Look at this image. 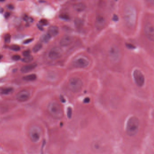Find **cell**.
<instances>
[{
	"instance_id": "35",
	"label": "cell",
	"mask_w": 154,
	"mask_h": 154,
	"mask_svg": "<svg viewBox=\"0 0 154 154\" xmlns=\"http://www.w3.org/2000/svg\"><path fill=\"white\" fill-rule=\"evenodd\" d=\"M8 7L10 9H13L14 8L13 5H8Z\"/></svg>"
},
{
	"instance_id": "16",
	"label": "cell",
	"mask_w": 154,
	"mask_h": 154,
	"mask_svg": "<svg viewBox=\"0 0 154 154\" xmlns=\"http://www.w3.org/2000/svg\"><path fill=\"white\" fill-rule=\"evenodd\" d=\"M74 23H75V27L77 29H81L83 26V20L79 18H76L75 19Z\"/></svg>"
},
{
	"instance_id": "39",
	"label": "cell",
	"mask_w": 154,
	"mask_h": 154,
	"mask_svg": "<svg viewBox=\"0 0 154 154\" xmlns=\"http://www.w3.org/2000/svg\"><path fill=\"white\" fill-rule=\"evenodd\" d=\"M5 1V0H0V2H4Z\"/></svg>"
},
{
	"instance_id": "8",
	"label": "cell",
	"mask_w": 154,
	"mask_h": 154,
	"mask_svg": "<svg viewBox=\"0 0 154 154\" xmlns=\"http://www.w3.org/2000/svg\"><path fill=\"white\" fill-rule=\"evenodd\" d=\"M62 56V51L60 48L54 47L50 51L48 57L52 60H56L60 58Z\"/></svg>"
},
{
	"instance_id": "12",
	"label": "cell",
	"mask_w": 154,
	"mask_h": 154,
	"mask_svg": "<svg viewBox=\"0 0 154 154\" xmlns=\"http://www.w3.org/2000/svg\"><path fill=\"white\" fill-rule=\"evenodd\" d=\"M145 11H154V0H142Z\"/></svg>"
},
{
	"instance_id": "6",
	"label": "cell",
	"mask_w": 154,
	"mask_h": 154,
	"mask_svg": "<svg viewBox=\"0 0 154 154\" xmlns=\"http://www.w3.org/2000/svg\"><path fill=\"white\" fill-rule=\"evenodd\" d=\"M72 64L75 67L85 68L89 65V61L86 57L80 56L75 59Z\"/></svg>"
},
{
	"instance_id": "33",
	"label": "cell",
	"mask_w": 154,
	"mask_h": 154,
	"mask_svg": "<svg viewBox=\"0 0 154 154\" xmlns=\"http://www.w3.org/2000/svg\"><path fill=\"white\" fill-rule=\"evenodd\" d=\"M90 99L89 98L87 97L86 98L84 99L83 102L85 103H88L90 102Z\"/></svg>"
},
{
	"instance_id": "7",
	"label": "cell",
	"mask_w": 154,
	"mask_h": 154,
	"mask_svg": "<svg viewBox=\"0 0 154 154\" xmlns=\"http://www.w3.org/2000/svg\"><path fill=\"white\" fill-rule=\"evenodd\" d=\"M29 136L31 140L33 143L39 142L41 137V131L38 127L34 126L32 127L29 130Z\"/></svg>"
},
{
	"instance_id": "11",
	"label": "cell",
	"mask_w": 154,
	"mask_h": 154,
	"mask_svg": "<svg viewBox=\"0 0 154 154\" xmlns=\"http://www.w3.org/2000/svg\"><path fill=\"white\" fill-rule=\"evenodd\" d=\"M73 37L69 35H65L62 37L60 43L62 47H67L73 42Z\"/></svg>"
},
{
	"instance_id": "31",
	"label": "cell",
	"mask_w": 154,
	"mask_h": 154,
	"mask_svg": "<svg viewBox=\"0 0 154 154\" xmlns=\"http://www.w3.org/2000/svg\"><path fill=\"white\" fill-rule=\"evenodd\" d=\"M119 20V16H118L116 14H114V15L113 16V20L114 21L116 22L118 21Z\"/></svg>"
},
{
	"instance_id": "27",
	"label": "cell",
	"mask_w": 154,
	"mask_h": 154,
	"mask_svg": "<svg viewBox=\"0 0 154 154\" xmlns=\"http://www.w3.org/2000/svg\"><path fill=\"white\" fill-rule=\"evenodd\" d=\"M40 23L41 25H47L48 23V22L45 19H42L40 21Z\"/></svg>"
},
{
	"instance_id": "37",
	"label": "cell",
	"mask_w": 154,
	"mask_h": 154,
	"mask_svg": "<svg viewBox=\"0 0 154 154\" xmlns=\"http://www.w3.org/2000/svg\"><path fill=\"white\" fill-rule=\"evenodd\" d=\"M5 17L7 18V17H9V15H10V14H9V13H5Z\"/></svg>"
},
{
	"instance_id": "25",
	"label": "cell",
	"mask_w": 154,
	"mask_h": 154,
	"mask_svg": "<svg viewBox=\"0 0 154 154\" xmlns=\"http://www.w3.org/2000/svg\"><path fill=\"white\" fill-rule=\"evenodd\" d=\"M11 36L10 34H7L5 36V41L7 43H9L11 41Z\"/></svg>"
},
{
	"instance_id": "19",
	"label": "cell",
	"mask_w": 154,
	"mask_h": 154,
	"mask_svg": "<svg viewBox=\"0 0 154 154\" xmlns=\"http://www.w3.org/2000/svg\"><path fill=\"white\" fill-rule=\"evenodd\" d=\"M51 37L50 36L48 33L47 34H43L41 37V41L42 42H44V43H47L49 41Z\"/></svg>"
},
{
	"instance_id": "26",
	"label": "cell",
	"mask_w": 154,
	"mask_h": 154,
	"mask_svg": "<svg viewBox=\"0 0 154 154\" xmlns=\"http://www.w3.org/2000/svg\"><path fill=\"white\" fill-rule=\"evenodd\" d=\"M67 116L69 119H70L72 116V109L71 108L69 107L67 109Z\"/></svg>"
},
{
	"instance_id": "42",
	"label": "cell",
	"mask_w": 154,
	"mask_h": 154,
	"mask_svg": "<svg viewBox=\"0 0 154 154\" xmlns=\"http://www.w3.org/2000/svg\"><path fill=\"white\" fill-rule=\"evenodd\" d=\"M116 1H118V0H116Z\"/></svg>"
},
{
	"instance_id": "36",
	"label": "cell",
	"mask_w": 154,
	"mask_h": 154,
	"mask_svg": "<svg viewBox=\"0 0 154 154\" xmlns=\"http://www.w3.org/2000/svg\"><path fill=\"white\" fill-rule=\"evenodd\" d=\"M38 28H39V29H40L41 30H43V28H42V25H39V24H38Z\"/></svg>"
},
{
	"instance_id": "21",
	"label": "cell",
	"mask_w": 154,
	"mask_h": 154,
	"mask_svg": "<svg viewBox=\"0 0 154 154\" xmlns=\"http://www.w3.org/2000/svg\"><path fill=\"white\" fill-rule=\"evenodd\" d=\"M33 59V57L31 56V55H29V56H27V57H24V58H23L22 61L24 62V63H30V62L32 61Z\"/></svg>"
},
{
	"instance_id": "17",
	"label": "cell",
	"mask_w": 154,
	"mask_h": 154,
	"mask_svg": "<svg viewBox=\"0 0 154 154\" xmlns=\"http://www.w3.org/2000/svg\"><path fill=\"white\" fill-rule=\"evenodd\" d=\"M37 75L35 74H31L23 77V79L27 81H33L37 79Z\"/></svg>"
},
{
	"instance_id": "13",
	"label": "cell",
	"mask_w": 154,
	"mask_h": 154,
	"mask_svg": "<svg viewBox=\"0 0 154 154\" xmlns=\"http://www.w3.org/2000/svg\"><path fill=\"white\" fill-rule=\"evenodd\" d=\"M37 66V64L35 63H30L23 66L21 68V72L23 73H28L35 69Z\"/></svg>"
},
{
	"instance_id": "23",
	"label": "cell",
	"mask_w": 154,
	"mask_h": 154,
	"mask_svg": "<svg viewBox=\"0 0 154 154\" xmlns=\"http://www.w3.org/2000/svg\"><path fill=\"white\" fill-rule=\"evenodd\" d=\"M13 91V89L11 88H5L3 89L2 91V93L3 94H8L9 93H11V92H12Z\"/></svg>"
},
{
	"instance_id": "18",
	"label": "cell",
	"mask_w": 154,
	"mask_h": 154,
	"mask_svg": "<svg viewBox=\"0 0 154 154\" xmlns=\"http://www.w3.org/2000/svg\"><path fill=\"white\" fill-rule=\"evenodd\" d=\"M92 148L94 151L99 152L101 151L102 149V146H101L100 143L99 142H95L92 143Z\"/></svg>"
},
{
	"instance_id": "3",
	"label": "cell",
	"mask_w": 154,
	"mask_h": 154,
	"mask_svg": "<svg viewBox=\"0 0 154 154\" xmlns=\"http://www.w3.org/2000/svg\"><path fill=\"white\" fill-rule=\"evenodd\" d=\"M109 60L111 63L116 64L121 59V53L120 49L116 46H113L109 48L108 52Z\"/></svg>"
},
{
	"instance_id": "5",
	"label": "cell",
	"mask_w": 154,
	"mask_h": 154,
	"mask_svg": "<svg viewBox=\"0 0 154 154\" xmlns=\"http://www.w3.org/2000/svg\"><path fill=\"white\" fill-rule=\"evenodd\" d=\"M133 78L134 82L139 88H143L146 83V78L144 74L141 70L135 69L133 73Z\"/></svg>"
},
{
	"instance_id": "1",
	"label": "cell",
	"mask_w": 154,
	"mask_h": 154,
	"mask_svg": "<svg viewBox=\"0 0 154 154\" xmlns=\"http://www.w3.org/2000/svg\"><path fill=\"white\" fill-rule=\"evenodd\" d=\"M140 120L135 116L130 117L126 123V132L127 134L130 137L136 135L140 128Z\"/></svg>"
},
{
	"instance_id": "29",
	"label": "cell",
	"mask_w": 154,
	"mask_h": 154,
	"mask_svg": "<svg viewBox=\"0 0 154 154\" xmlns=\"http://www.w3.org/2000/svg\"><path fill=\"white\" fill-rule=\"evenodd\" d=\"M12 59L13 60H15V61H17V60H20L21 59L20 56V55H14V56H13Z\"/></svg>"
},
{
	"instance_id": "22",
	"label": "cell",
	"mask_w": 154,
	"mask_h": 154,
	"mask_svg": "<svg viewBox=\"0 0 154 154\" xmlns=\"http://www.w3.org/2000/svg\"><path fill=\"white\" fill-rule=\"evenodd\" d=\"M59 17L60 19L62 20H70V16L67 13H61L60 15H59Z\"/></svg>"
},
{
	"instance_id": "38",
	"label": "cell",
	"mask_w": 154,
	"mask_h": 154,
	"mask_svg": "<svg viewBox=\"0 0 154 154\" xmlns=\"http://www.w3.org/2000/svg\"><path fill=\"white\" fill-rule=\"evenodd\" d=\"M3 11V9L0 6V13H2Z\"/></svg>"
},
{
	"instance_id": "15",
	"label": "cell",
	"mask_w": 154,
	"mask_h": 154,
	"mask_svg": "<svg viewBox=\"0 0 154 154\" xmlns=\"http://www.w3.org/2000/svg\"><path fill=\"white\" fill-rule=\"evenodd\" d=\"M87 6L84 3L80 2L75 4L74 5V9L76 11L81 12L86 10Z\"/></svg>"
},
{
	"instance_id": "32",
	"label": "cell",
	"mask_w": 154,
	"mask_h": 154,
	"mask_svg": "<svg viewBox=\"0 0 154 154\" xmlns=\"http://www.w3.org/2000/svg\"><path fill=\"white\" fill-rule=\"evenodd\" d=\"M32 40H33V39H27L26 40L24 41L23 42V43L25 44H29V43L30 42H32Z\"/></svg>"
},
{
	"instance_id": "10",
	"label": "cell",
	"mask_w": 154,
	"mask_h": 154,
	"mask_svg": "<svg viewBox=\"0 0 154 154\" xmlns=\"http://www.w3.org/2000/svg\"><path fill=\"white\" fill-rule=\"evenodd\" d=\"M106 22L105 18L101 15H98L96 17L95 22V28L98 30H101L104 29L106 25Z\"/></svg>"
},
{
	"instance_id": "30",
	"label": "cell",
	"mask_w": 154,
	"mask_h": 154,
	"mask_svg": "<svg viewBox=\"0 0 154 154\" xmlns=\"http://www.w3.org/2000/svg\"><path fill=\"white\" fill-rule=\"evenodd\" d=\"M31 52L29 50H26L25 51H23V55L25 57H27V56H29L30 55Z\"/></svg>"
},
{
	"instance_id": "4",
	"label": "cell",
	"mask_w": 154,
	"mask_h": 154,
	"mask_svg": "<svg viewBox=\"0 0 154 154\" xmlns=\"http://www.w3.org/2000/svg\"><path fill=\"white\" fill-rule=\"evenodd\" d=\"M83 82L80 78L73 77L69 80L68 87L69 90L72 92L78 93L82 89Z\"/></svg>"
},
{
	"instance_id": "24",
	"label": "cell",
	"mask_w": 154,
	"mask_h": 154,
	"mask_svg": "<svg viewBox=\"0 0 154 154\" xmlns=\"http://www.w3.org/2000/svg\"><path fill=\"white\" fill-rule=\"evenodd\" d=\"M10 49L14 51H19L20 49V46L17 45H12L10 47Z\"/></svg>"
},
{
	"instance_id": "40",
	"label": "cell",
	"mask_w": 154,
	"mask_h": 154,
	"mask_svg": "<svg viewBox=\"0 0 154 154\" xmlns=\"http://www.w3.org/2000/svg\"><path fill=\"white\" fill-rule=\"evenodd\" d=\"M2 56H1V55H0V59H1V58H2Z\"/></svg>"
},
{
	"instance_id": "20",
	"label": "cell",
	"mask_w": 154,
	"mask_h": 154,
	"mask_svg": "<svg viewBox=\"0 0 154 154\" xmlns=\"http://www.w3.org/2000/svg\"><path fill=\"white\" fill-rule=\"evenodd\" d=\"M42 47V44L41 43H38L33 47V49H32V51L34 53H37L41 49Z\"/></svg>"
},
{
	"instance_id": "9",
	"label": "cell",
	"mask_w": 154,
	"mask_h": 154,
	"mask_svg": "<svg viewBox=\"0 0 154 154\" xmlns=\"http://www.w3.org/2000/svg\"><path fill=\"white\" fill-rule=\"evenodd\" d=\"M31 97V93L27 90H23L17 93L16 96L17 100L20 102H24L27 101Z\"/></svg>"
},
{
	"instance_id": "2",
	"label": "cell",
	"mask_w": 154,
	"mask_h": 154,
	"mask_svg": "<svg viewBox=\"0 0 154 154\" xmlns=\"http://www.w3.org/2000/svg\"><path fill=\"white\" fill-rule=\"evenodd\" d=\"M49 114L56 119H60L64 116L63 109L59 103L57 101L50 102L48 106Z\"/></svg>"
},
{
	"instance_id": "14",
	"label": "cell",
	"mask_w": 154,
	"mask_h": 154,
	"mask_svg": "<svg viewBox=\"0 0 154 154\" xmlns=\"http://www.w3.org/2000/svg\"><path fill=\"white\" fill-rule=\"evenodd\" d=\"M59 33V29L58 27L55 25L50 26L48 31V33L51 37H55Z\"/></svg>"
},
{
	"instance_id": "34",
	"label": "cell",
	"mask_w": 154,
	"mask_h": 154,
	"mask_svg": "<svg viewBox=\"0 0 154 154\" xmlns=\"http://www.w3.org/2000/svg\"><path fill=\"white\" fill-rule=\"evenodd\" d=\"M60 99H61V100L62 102L65 103V101H66V100L65 99V98H64L63 97H61V96L60 97Z\"/></svg>"
},
{
	"instance_id": "41",
	"label": "cell",
	"mask_w": 154,
	"mask_h": 154,
	"mask_svg": "<svg viewBox=\"0 0 154 154\" xmlns=\"http://www.w3.org/2000/svg\"><path fill=\"white\" fill-rule=\"evenodd\" d=\"M19 1H23V0H19Z\"/></svg>"
},
{
	"instance_id": "28",
	"label": "cell",
	"mask_w": 154,
	"mask_h": 154,
	"mask_svg": "<svg viewBox=\"0 0 154 154\" xmlns=\"http://www.w3.org/2000/svg\"><path fill=\"white\" fill-rule=\"evenodd\" d=\"M46 140H43L42 142V146L41 150V154H43V151H44V148L46 145Z\"/></svg>"
}]
</instances>
